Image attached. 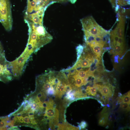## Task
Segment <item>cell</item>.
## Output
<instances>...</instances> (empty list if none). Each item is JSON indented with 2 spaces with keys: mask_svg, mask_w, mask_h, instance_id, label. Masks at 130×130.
Returning a JSON list of instances; mask_svg holds the SVG:
<instances>
[{
  "mask_svg": "<svg viewBox=\"0 0 130 130\" xmlns=\"http://www.w3.org/2000/svg\"><path fill=\"white\" fill-rule=\"evenodd\" d=\"M28 28V42L25 50L21 54L23 57L28 60L33 53L50 42L53 39L43 25H32Z\"/></svg>",
  "mask_w": 130,
  "mask_h": 130,
  "instance_id": "6da1fadb",
  "label": "cell"
},
{
  "mask_svg": "<svg viewBox=\"0 0 130 130\" xmlns=\"http://www.w3.org/2000/svg\"><path fill=\"white\" fill-rule=\"evenodd\" d=\"M0 22L6 31L12 30L13 20L9 0H0Z\"/></svg>",
  "mask_w": 130,
  "mask_h": 130,
  "instance_id": "7a4b0ae2",
  "label": "cell"
},
{
  "mask_svg": "<svg viewBox=\"0 0 130 130\" xmlns=\"http://www.w3.org/2000/svg\"><path fill=\"white\" fill-rule=\"evenodd\" d=\"M13 78L10 62L6 59L5 51L0 42V81L6 82Z\"/></svg>",
  "mask_w": 130,
  "mask_h": 130,
  "instance_id": "3957f363",
  "label": "cell"
},
{
  "mask_svg": "<svg viewBox=\"0 0 130 130\" xmlns=\"http://www.w3.org/2000/svg\"><path fill=\"white\" fill-rule=\"evenodd\" d=\"M45 110L44 116L45 119L48 122L49 127L51 129H54L58 122L59 111L54 106L53 100L50 98L48 101H45Z\"/></svg>",
  "mask_w": 130,
  "mask_h": 130,
  "instance_id": "277c9868",
  "label": "cell"
},
{
  "mask_svg": "<svg viewBox=\"0 0 130 130\" xmlns=\"http://www.w3.org/2000/svg\"><path fill=\"white\" fill-rule=\"evenodd\" d=\"M82 25L83 30L87 31L92 28L98 25L93 17L90 16L81 19L80 20Z\"/></svg>",
  "mask_w": 130,
  "mask_h": 130,
  "instance_id": "5b68a950",
  "label": "cell"
},
{
  "mask_svg": "<svg viewBox=\"0 0 130 130\" xmlns=\"http://www.w3.org/2000/svg\"><path fill=\"white\" fill-rule=\"evenodd\" d=\"M95 87L103 96L106 97H112L113 95V89L109 85H100L95 84Z\"/></svg>",
  "mask_w": 130,
  "mask_h": 130,
  "instance_id": "8992f818",
  "label": "cell"
},
{
  "mask_svg": "<svg viewBox=\"0 0 130 130\" xmlns=\"http://www.w3.org/2000/svg\"><path fill=\"white\" fill-rule=\"evenodd\" d=\"M91 47L92 52L96 58L100 59L103 46L96 42L95 41L91 43H86Z\"/></svg>",
  "mask_w": 130,
  "mask_h": 130,
  "instance_id": "52a82bcc",
  "label": "cell"
},
{
  "mask_svg": "<svg viewBox=\"0 0 130 130\" xmlns=\"http://www.w3.org/2000/svg\"><path fill=\"white\" fill-rule=\"evenodd\" d=\"M58 130H78L79 128L73 126L67 122L59 124L57 126Z\"/></svg>",
  "mask_w": 130,
  "mask_h": 130,
  "instance_id": "ba28073f",
  "label": "cell"
},
{
  "mask_svg": "<svg viewBox=\"0 0 130 130\" xmlns=\"http://www.w3.org/2000/svg\"><path fill=\"white\" fill-rule=\"evenodd\" d=\"M85 91L87 94L89 95L94 96L97 94V88L94 86H87Z\"/></svg>",
  "mask_w": 130,
  "mask_h": 130,
  "instance_id": "9c48e42d",
  "label": "cell"
},
{
  "mask_svg": "<svg viewBox=\"0 0 130 130\" xmlns=\"http://www.w3.org/2000/svg\"><path fill=\"white\" fill-rule=\"evenodd\" d=\"M100 118L98 121L99 124L101 125H104L106 124L108 120V113H103Z\"/></svg>",
  "mask_w": 130,
  "mask_h": 130,
  "instance_id": "30bf717a",
  "label": "cell"
},
{
  "mask_svg": "<svg viewBox=\"0 0 130 130\" xmlns=\"http://www.w3.org/2000/svg\"><path fill=\"white\" fill-rule=\"evenodd\" d=\"M116 53L119 54L123 51V46L118 44H116L113 46Z\"/></svg>",
  "mask_w": 130,
  "mask_h": 130,
  "instance_id": "8fae6325",
  "label": "cell"
},
{
  "mask_svg": "<svg viewBox=\"0 0 130 130\" xmlns=\"http://www.w3.org/2000/svg\"><path fill=\"white\" fill-rule=\"evenodd\" d=\"M123 102L126 103L130 104V91L124 94L121 98Z\"/></svg>",
  "mask_w": 130,
  "mask_h": 130,
  "instance_id": "7c38bea8",
  "label": "cell"
},
{
  "mask_svg": "<svg viewBox=\"0 0 130 130\" xmlns=\"http://www.w3.org/2000/svg\"><path fill=\"white\" fill-rule=\"evenodd\" d=\"M130 104L122 102L120 104V107L123 110L129 111L130 110Z\"/></svg>",
  "mask_w": 130,
  "mask_h": 130,
  "instance_id": "4fadbf2b",
  "label": "cell"
},
{
  "mask_svg": "<svg viewBox=\"0 0 130 130\" xmlns=\"http://www.w3.org/2000/svg\"><path fill=\"white\" fill-rule=\"evenodd\" d=\"M128 1L125 0H116V5H117L119 6H125L128 5L127 1Z\"/></svg>",
  "mask_w": 130,
  "mask_h": 130,
  "instance_id": "5bb4252c",
  "label": "cell"
},
{
  "mask_svg": "<svg viewBox=\"0 0 130 130\" xmlns=\"http://www.w3.org/2000/svg\"><path fill=\"white\" fill-rule=\"evenodd\" d=\"M86 122L84 121H82L79 125V129H84L87 126Z\"/></svg>",
  "mask_w": 130,
  "mask_h": 130,
  "instance_id": "9a60e30c",
  "label": "cell"
},
{
  "mask_svg": "<svg viewBox=\"0 0 130 130\" xmlns=\"http://www.w3.org/2000/svg\"><path fill=\"white\" fill-rule=\"evenodd\" d=\"M124 41L123 38H119L117 44L123 46Z\"/></svg>",
  "mask_w": 130,
  "mask_h": 130,
  "instance_id": "2e32d148",
  "label": "cell"
},
{
  "mask_svg": "<svg viewBox=\"0 0 130 130\" xmlns=\"http://www.w3.org/2000/svg\"><path fill=\"white\" fill-rule=\"evenodd\" d=\"M8 130H20V129L17 126H14L8 129Z\"/></svg>",
  "mask_w": 130,
  "mask_h": 130,
  "instance_id": "e0dca14e",
  "label": "cell"
},
{
  "mask_svg": "<svg viewBox=\"0 0 130 130\" xmlns=\"http://www.w3.org/2000/svg\"><path fill=\"white\" fill-rule=\"evenodd\" d=\"M17 111L18 112H19V113H20V114H22V115H25L24 114H22V113H21V112L20 111V110H18L17 109ZM32 120L35 121L36 122V121L35 119V117H34V116H29ZM37 123V122H36Z\"/></svg>",
  "mask_w": 130,
  "mask_h": 130,
  "instance_id": "ac0fdd59",
  "label": "cell"
},
{
  "mask_svg": "<svg viewBox=\"0 0 130 130\" xmlns=\"http://www.w3.org/2000/svg\"><path fill=\"white\" fill-rule=\"evenodd\" d=\"M119 6L117 5L115 7V10L116 12H117L119 10Z\"/></svg>",
  "mask_w": 130,
  "mask_h": 130,
  "instance_id": "d6986e66",
  "label": "cell"
},
{
  "mask_svg": "<svg viewBox=\"0 0 130 130\" xmlns=\"http://www.w3.org/2000/svg\"><path fill=\"white\" fill-rule=\"evenodd\" d=\"M59 1H63L64 0H58Z\"/></svg>",
  "mask_w": 130,
  "mask_h": 130,
  "instance_id": "ffe728a7",
  "label": "cell"
},
{
  "mask_svg": "<svg viewBox=\"0 0 130 130\" xmlns=\"http://www.w3.org/2000/svg\"></svg>",
  "mask_w": 130,
  "mask_h": 130,
  "instance_id": "44dd1931",
  "label": "cell"
}]
</instances>
